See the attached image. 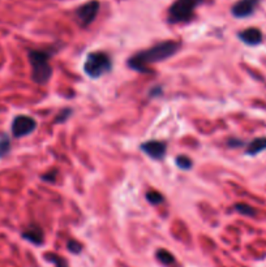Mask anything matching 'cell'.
Here are the masks:
<instances>
[{
	"mask_svg": "<svg viewBox=\"0 0 266 267\" xmlns=\"http://www.w3.org/2000/svg\"><path fill=\"white\" fill-rule=\"evenodd\" d=\"M239 38L245 43V45L249 46H256L260 45L262 42V33L261 30L256 28H249L243 30L241 33H239Z\"/></svg>",
	"mask_w": 266,
	"mask_h": 267,
	"instance_id": "9c48e42d",
	"label": "cell"
},
{
	"mask_svg": "<svg viewBox=\"0 0 266 267\" xmlns=\"http://www.w3.org/2000/svg\"><path fill=\"white\" fill-rule=\"evenodd\" d=\"M28 56H29L30 65H32V77L34 82L39 85H46L52 74V68L50 64L51 52L45 51V50H30Z\"/></svg>",
	"mask_w": 266,
	"mask_h": 267,
	"instance_id": "7a4b0ae2",
	"label": "cell"
},
{
	"mask_svg": "<svg viewBox=\"0 0 266 267\" xmlns=\"http://www.w3.org/2000/svg\"><path fill=\"white\" fill-rule=\"evenodd\" d=\"M146 200H148L151 205H155V206H157V205H160L163 202L164 197L159 193V192L150 191L146 193Z\"/></svg>",
	"mask_w": 266,
	"mask_h": 267,
	"instance_id": "9a60e30c",
	"label": "cell"
},
{
	"mask_svg": "<svg viewBox=\"0 0 266 267\" xmlns=\"http://www.w3.org/2000/svg\"><path fill=\"white\" fill-rule=\"evenodd\" d=\"M176 164H178V167H179V168H182V169H191L192 168L193 163H192V160L188 158V156L182 155V156H178L176 158Z\"/></svg>",
	"mask_w": 266,
	"mask_h": 267,
	"instance_id": "2e32d148",
	"label": "cell"
},
{
	"mask_svg": "<svg viewBox=\"0 0 266 267\" xmlns=\"http://www.w3.org/2000/svg\"><path fill=\"white\" fill-rule=\"evenodd\" d=\"M235 210H236L237 213H240L241 215H245V216H254L257 214L253 207L249 206V205H247V204L235 205Z\"/></svg>",
	"mask_w": 266,
	"mask_h": 267,
	"instance_id": "5bb4252c",
	"label": "cell"
},
{
	"mask_svg": "<svg viewBox=\"0 0 266 267\" xmlns=\"http://www.w3.org/2000/svg\"><path fill=\"white\" fill-rule=\"evenodd\" d=\"M260 0H239L234 7H232V15L237 19H244V17L250 16L254 12V10L258 6Z\"/></svg>",
	"mask_w": 266,
	"mask_h": 267,
	"instance_id": "52a82bcc",
	"label": "cell"
},
{
	"mask_svg": "<svg viewBox=\"0 0 266 267\" xmlns=\"http://www.w3.org/2000/svg\"><path fill=\"white\" fill-rule=\"evenodd\" d=\"M69 116H71V110H64V111H61V114L58 116L56 123H63V121L67 120Z\"/></svg>",
	"mask_w": 266,
	"mask_h": 267,
	"instance_id": "ffe728a7",
	"label": "cell"
},
{
	"mask_svg": "<svg viewBox=\"0 0 266 267\" xmlns=\"http://www.w3.org/2000/svg\"><path fill=\"white\" fill-rule=\"evenodd\" d=\"M23 237L36 245L43 244V239H45L42 228L39 226H36V224H33L29 228H26L23 232Z\"/></svg>",
	"mask_w": 266,
	"mask_h": 267,
	"instance_id": "30bf717a",
	"label": "cell"
},
{
	"mask_svg": "<svg viewBox=\"0 0 266 267\" xmlns=\"http://www.w3.org/2000/svg\"><path fill=\"white\" fill-rule=\"evenodd\" d=\"M113 68V61L109 54L103 51L90 52L83 64V70L92 78H100L103 74L109 73Z\"/></svg>",
	"mask_w": 266,
	"mask_h": 267,
	"instance_id": "3957f363",
	"label": "cell"
},
{
	"mask_svg": "<svg viewBox=\"0 0 266 267\" xmlns=\"http://www.w3.org/2000/svg\"><path fill=\"white\" fill-rule=\"evenodd\" d=\"M244 142L240 140H230L228 141V146L231 147H236V146H243Z\"/></svg>",
	"mask_w": 266,
	"mask_h": 267,
	"instance_id": "44dd1931",
	"label": "cell"
},
{
	"mask_svg": "<svg viewBox=\"0 0 266 267\" xmlns=\"http://www.w3.org/2000/svg\"><path fill=\"white\" fill-rule=\"evenodd\" d=\"M67 246H68V249H69V251H72V253H74V254H77V253H80L81 249H82V246H81L80 242L74 241V240H71V241H68Z\"/></svg>",
	"mask_w": 266,
	"mask_h": 267,
	"instance_id": "ac0fdd59",
	"label": "cell"
},
{
	"mask_svg": "<svg viewBox=\"0 0 266 267\" xmlns=\"http://www.w3.org/2000/svg\"><path fill=\"white\" fill-rule=\"evenodd\" d=\"M46 257L48 258V261L54 262V263L56 264V267H68V263L64 258L58 257V255H54V254H48V255H46Z\"/></svg>",
	"mask_w": 266,
	"mask_h": 267,
	"instance_id": "e0dca14e",
	"label": "cell"
},
{
	"mask_svg": "<svg viewBox=\"0 0 266 267\" xmlns=\"http://www.w3.org/2000/svg\"><path fill=\"white\" fill-rule=\"evenodd\" d=\"M56 176H58V171H56V169H54V171L48 172V173H45V175L42 176V179H43L45 182L54 183L55 179H56Z\"/></svg>",
	"mask_w": 266,
	"mask_h": 267,
	"instance_id": "d6986e66",
	"label": "cell"
},
{
	"mask_svg": "<svg viewBox=\"0 0 266 267\" xmlns=\"http://www.w3.org/2000/svg\"><path fill=\"white\" fill-rule=\"evenodd\" d=\"M141 149L153 159H162L167 151L166 143L162 141H148V142L142 143Z\"/></svg>",
	"mask_w": 266,
	"mask_h": 267,
	"instance_id": "ba28073f",
	"label": "cell"
},
{
	"mask_svg": "<svg viewBox=\"0 0 266 267\" xmlns=\"http://www.w3.org/2000/svg\"><path fill=\"white\" fill-rule=\"evenodd\" d=\"M37 121L30 116L26 115H19L13 119L12 121V134L16 138H21V137L29 136L30 133L36 131Z\"/></svg>",
	"mask_w": 266,
	"mask_h": 267,
	"instance_id": "5b68a950",
	"label": "cell"
},
{
	"mask_svg": "<svg viewBox=\"0 0 266 267\" xmlns=\"http://www.w3.org/2000/svg\"><path fill=\"white\" fill-rule=\"evenodd\" d=\"M11 151V138L7 134L0 136V158L6 156Z\"/></svg>",
	"mask_w": 266,
	"mask_h": 267,
	"instance_id": "4fadbf2b",
	"label": "cell"
},
{
	"mask_svg": "<svg viewBox=\"0 0 266 267\" xmlns=\"http://www.w3.org/2000/svg\"><path fill=\"white\" fill-rule=\"evenodd\" d=\"M179 48V42H160L158 45L153 46V47L148 48V50H145V51L133 55L128 60V65L129 68L137 70V72L148 73V72H150V69H149V65H150V64L159 63V61H163L166 60V59H168V57L173 56V55L176 54Z\"/></svg>",
	"mask_w": 266,
	"mask_h": 267,
	"instance_id": "6da1fadb",
	"label": "cell"
},
{
	"mask_svg": "<svg viewBox=\"0 0 266 267\" xmlns=\"http://www.w3.org/2000/svg\"><path fill=\"white\" fill-rule=\"evenodd\" d=\"M157 258L162 263L167 264V266H170V264H172L173 262H175L173 255L171 254L168 250H164V249H159V250L157 251Z\"/></svg>",
	"mask_w": 266,
	"mask_h": 267,
	"instance_id": "7c38bea8",
	"label": "cell"
},
{
	"mask_svg": "<svg viewBox=\"0 0 266 267\" xmlns=\"http://www.w3.org/2000/svg\"><path fill=\"white\" fill-rule=\"evenodd\" d=\"M98 12H100V2L92 0V2H87L77 10L76 16L81 25L87 26L96 20Z\"/></svg>",
	"mask_w": 266,
	"mask_h": 267,
	"instance_id": "8992f818",
	"label": "cell"
},
{
	"mask_svg": "<svg viewBox=\"0 0 266 267\" xmlns=\"http://www.w3.org/2000/svg\"><path fill=\"white\" fill-rule=\"evenodd\" d=\"M204 0H176L168 11V21L172 24L187 23L195 16V10Z\"/></svg>",
	"mask_w": 266,
	"mask_h": 267,
	"instance_id": "277c9868",
	"label": "cell"
},
{
	"mask_svg": "<svg viewBox=\"0 0 266 267\" xmlns=\"http://www.w3.org/2000/svg\"><path fill=\"white\" fill-rule=\"evenodd\" d=\"M266 149V137H258L254 138L252 142H249L247 147V154L248 155H256V154L261 153Z\"/></svg>",
	"mask_w": 266,
	"mask_h": 267,
	"instance_id": "8fae6325",
	"label": "cell"
}]
</instances>
